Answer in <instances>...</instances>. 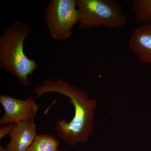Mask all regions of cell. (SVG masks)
I'll list each match as a JSON object with an SVG mask.
<instances>
[{"instance_id": "obj_1", "label": "cell", "mask_w": 151, "mask_h": 151, "mask_svg": "<svg viewBox=\"0 0 151 151\" xmlns=\"http://www.w3.org/2000/svg\"><path fill=\"white\" fill-rule=\"evenodd\" d=\"M34 92L39 98L48 93H57L68 97L74 108V116L68 122L60 119L55 122L58 136L71 146L86 142L94 130V112L97 101L89 97L86 92L62 79H47L37 85Z\"/></svg>"}, {"instance_id": "obj_2", "label": "cell", "mask_w": 151, "mask_h": 151, "mask_svg": "<svg viewBox=\"0 0 151 151\" xmlns=\"http://www.w3.org/2000/svg\"><path fill=\"white\" fill-rule=\"evenodd\" d=\"M31 32L27 24L15 20L0 37V67L15 76L22 86L32 84L29 76L38 68L35 60L24 51V42Z\"/></svg>"}, {"instance_id": "obj_3", "label": "cell", "mask_w": 151, "mask_h": 151, "mask_svg": "<svg viewBox=\"0 0 151 151\" xmlns=\"http://www.w3.org/2000/svg\"><path fill=\"white\" fill-rule=\"evenodd\" d=\"M76 7L81 29H118L127 24L122 6L114 0H76Z\"/></svg>"}, {"instance_id": "obj_4", "label": "cell", "mask_w": 151, "mask_h": 151, "mask_svg": "<svg viewBox=\"0 0 151 151\" xmlns=\"http://www.w3.org/2000/svg\"><path fill=\"white\" fill-rule=\"evenodd\" d=\"M45 20L52 39L62 41L73 34V27L78 24L76 0H51L44 12Z\"/></svg>"}, {"instance_id": "obj_5", "label": "cell", "mask_w": 151, "mask_h": 151, "mask_svg": "<svg viewBox=\"0 0 151 151\" xmlns=\"http://www.w3.org/2000/svg\"><path fill=\"white\" fill-rule=\"evenodd\" d=\"M0 103L4 111L0 119V124L2 125L34 121L39 108L32 96L23 100L1 94Z\"/></svg>"}, {"instance_id": "obj_6", "label": "cell", "mask_w": 151, "mask_h": 151, "mask_svg": "<svg viewBox=\"0 0 151 151\" xmlns=\"http://www.w3.org/2000/svg\"><path fill=\"white\" fill-rule=\"evenodd\" d=\"M129 47L140 62L151 65V24H143L134 29Z\"/></svg>"}, {"instance_id": "obj_7", "label": "cell", "mask_w": 151, "mask_h": 151, "mask_svg": "<svg viewBox=\"0 0 151 151\" xmlns=\"http://www.w3.org/2000/svg\"><path fill=\"white\" fill-rule=\"evenodd\" d=\"M9 136L6 151H26L37 136L35 121L14 124Z\"/></svg>"}, {"instance_id": "obj_8", "label": "cell", "mask_w": 151, "mask_h": 151, "mask_svg": "<svg viewBox=\"0 0 151 151\" xmlns=\"http://www.w3.org/2000/svg\"><path fill=\"white\" fill-rule=\"evenodd\" d=\"M59 143L53 136L48 134L38 135L26 151H58Z\"/></svg>"}, {"instance_id": "obj_9", "label": "cell", "mask_w": 151, "mask_h": 151, "mask_svg": "<svg viewBox=\"0 0 151 151\" xmlns=\"http://www.w3.org/2000/svg\"><path fill=\"white\" fill-rule=\"evenodd\" d=\"M132 3L137 19L143 24H151V0H133Z\"/></svg>"}, {"instance_id": "obj_10", "label": "cell", "mask_w": 151, "mask_h": 151, "mask_svg": "<svg viewBox=\"0 0 151 151\" xmlns=\"http://www.w3.org/2000/svg\"><path fill=\"white\" fill-rule=\"evenodd\" d=\"M14 124H10L4 125L0 129V139H2L8 135H9L12 129Z\"/></svg>"}, {"instance_id": "obj_11", "label": "cell", "mask_w": 151, "mask_h": 151, "mask_svg": "<svg viewBox=\"0 0 151 151\" xmlns=\"http://www.w3.org/2000/svg\"><path fill=\"white\" fill-rule=\"evenodd\" d=\"M0 151H6L5 148L3 146H1L0 147Z\"/></svg>"}, {"instance_id": "obj_12", "label": "cell", "mask_w": 151, "mask_h": 151, "mask_svg": "<svg viewBox=\"0 0 151 151\" xmlns=\"http://www.w3.org/2000/svg\"><path fill=\"white\" fill-rule=\"evenodd\" d=\"M58 151H63L60 150H58Z\"/></svg>"}]
</instances>
